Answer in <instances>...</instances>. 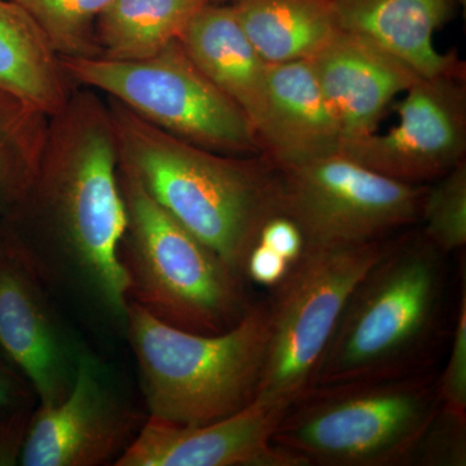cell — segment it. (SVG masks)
I'll return each instance as SVG.
<instances>
[{
    "label": "cell",
    "mask_w": 466,
    "mask_h": 466,
    "mask_svg": "<svg viewBox=\"0 0 466 466\" xmlns=\"http://www.w3.org/2000/svg\"><path fill=\"white\" fill-rule=\"evenodd\" d=\"M268 103L262 156L274 165L341 149L342 134L309 60L268 64Z\"/></svg>",
    "instance_id": "15"
},
{
    "label": "cell",
    "mask_w": 466,
    "mask_h": 466,
    "mask_svg": "<svg viewBox=\"0 0 466 466\" xmlns=\"http://www.w3.org/2000/svg\"><path fill=\"white\" fill-rule=\"evenodd\" d=\"M341 32L370 39L422 76L464 67L435 48L434 35L465 0H325Z\"/></svg>",
    "instance_id": "17"
},
{
    "label": "cell",
    "mask_w": 466,
    "mask_h": 466,
    "mask_svg": "<svg viewBox=\"0 0 466 466\" xmlns=\"http://www.w3.org/2000/svg\"><path fill=\"white\" fill-rule=\"evenodd\" d=\"M446 257L421 229L386 241L346 300L314 386L429 370L443 329Z\"/></svg>",
    "instance_id": "3"
},
{
    "label": "cell",
    "mask_w": 466,
    "mask_h": 466,
    "mask_svg": "<svg viewBox=\"0 0 466 466\" xmlns=\"http://www.w3.org/2000/svg\"><path fill=\"white\" fill-rule=\"evenodd\" d=\"M385 244L305 245L267 300L268 345L256 398L290 404L314 386L346 300Z\"/></svg>",
    "instance_id": "8"
},
{
    "label": "cell",
    "mask_w": 466,
    "mask_h": 466,
    "mask_svg": "<svg viewBox=\"0 0 466 466\" xmlns=\"http://www.w3.org/2000/svg\"><path fill=\"white\" fill-rule=\"evenodd\" d=\"M106 100L76 86L51 116L41 167L0 236L48 291L124 332L128 278L121 260L127 214Z\"/></svg>",
    "instance_id": "1"
},
{
    "label": "cell",
    "mask_w": 466,
    "mask_h": 466,
    "mask_svg": "<svg viewBox=\"0 0 466 466\" xmlns=\"http://www.w3.org/2000/svg\"><path fill=\"white\" fill-rule=\"evenodd\" d=\"M268 64L309 60L339 32L325 0H222Z\"/></svg>",
    "instance_id": "19"
},
{
    "label": "cell",
    "mask_w": 466,
    "mask_h": 466,
    "mask_svg": "<svg viewBox=\"0 0 466 466\" xmlns=\"http://www.w3.org/2000/svg\"><path fill=\"white\" fill-rule=\"evenodd\" d=\"M462 281L455 323L452 348L443 372L438 377L441 406L459 415H466V287Z\"/></svg>",
    "instance_id": "25"
},
{
    "label": "cell",
    "mask_w": 466,
    "mask_h": 466,
    "mask_svg": "<svg viewBox=\"0 0 466 466\" xmlns=\"http://www.w3.org/2000/svg\"><path fill=\"white\" fill-rule=\"evenodd\" d=\"M465 66L421 76L398 108L400 121L388 133L343 144L341 150L364 167L392 179L422 184L440 179L465 161Z\"/></svg>",
    "instance_id": "11"
},
{
    "label": "cell",
    "mask_w": 466,
    "mask_h": 466,
    "mask_svg": "<svg viewBox=\"0 0 466 466\" xmlns=\"http://www.w3.org/2000/svg\"><path fill=\"white\" fill-rule=\"evenodd\" d=\"M143 424L115 370L85 349L69 394L55 406L36 404L18 465L110 464Z\"/></svg>",
    "instance_id": "10"
},
{
    "label": "cell",
    "mask_w": 466,
    "mask_h": 466,
    "mask_svg": "<svg viewBox=\"0 0 466 466\" xmlns=\"http://www.w3.org/2000/svg\"><path fill=\"white\" fill-rule=\"evenodd\" d=\"M257 242H262L266 247L271 248L276 253L289 260L291 265L299 258L305 248V240L299 226L283 214L271 218L263 226Z\"/></svg>",
    "instance_id": "27"
},
{
    "label": "cell",
    "mask_w": 466,
    "mask_h": 466,
    "mask_svg": "<svg viewBox=\"0 0 466 466\" xmlns=\"http://www.w3.org/2000/svg\"><path fill=\"white\" fill-rule=\"evenodd\" d=\"M35 407L0 410V466L18 465Z\"/></svg>",
    "instance_id": "26"
},
{
    "label": "cell",
    "mask_w": 466,
    "mask_h": 466,
    "mask_svg": "<svg viewBox=\"0 0 466 466\" xmlns=\"http://www.w3.org/2000/svg\"><path fill=\"white\" fill-rule=\"evenodd\" d=\"M214 0H112L96 24L100 57L140 60L177 41L189 21Z\"/></svg>",
    "instance_id": "20"
},
{
    "label": "cell",
    "mask_w": 466,
    "mask_h": 466,
    "mask_svg": "<svg viewBox=\"0 0 466 466\" xmlns=\"http://www.w3.org/2000/svg\"><path fill=\"white\" fill-rule=\"evenodd\" d=\"M124 333L149 417L205 425L256 400L268 345L267 300L251 303L235 327L218 334L179 329L128 300Z\"/></svg>",
    "instance_id": "4"
},
{
    "label": "cell",
    "mask_w": 466,
    "mask_h": 466,
    "mask_svg": "<svg viewBox=\"0 0 466 466\" xmlns=\"http://www.w3.org/2000/svg\"><path fill=\"white\" fill-rule=\"evenodd\" d=\"M60 63L73 85L119 101L184 142L222 155H262L248 116L196 66L179 39L140 60L60 58Z\"/></svg>",
    "instance_id": "7"
},
{
    "label": "cell",
    "mask_w": 466,
    "mask_h": 466,
    "mask_svg": "<svg viewBox=\"0 0 466 466\" xmlns=\"http://www.w3.org/2000/svg\"><path fill=\"white\" fill-rule=\"evenodd\" d=\"M437 180L426 189L420 222L431 244L449 256L466 244V162Z\"/></svg>",
    "instance_id": "23"
},
{
    "label": "cell",
    "mask_w": 466,
    "mask_h": 466,
    "mask_svg": "<svg viewBox=\"0 0 466 466\" xmlns=\"http://www.w3.org/2000/svg\"><path fill=\"white\" fill-rule=\"evenodd\" d=\"M51 116L0 90V218L29 191L47 146Z\"/></svg>",
    "instance_id": "21"
},
{
    "label": "cell",
    "mask_w": 466,
    "mask_h": 466,
    "mask_svg": "<svg viewBox=\"0 0 466 466\" xmlns=\"http://www.w3.org/2000/svg\"><path fill=\"white\" fill-rule=\"evenodd\" d=\"M289 404L256 398L210 424L182 426L148 417L116 466H302L272 443Z\"/></svg>",
    "instance_id": "13"
},
{
    "label": "cell",
    "mask_w": 466,
    "mask_h": 466,
    "mask_svg": "<svg viewBox=\"0 0 466 466\" xmlns=\"http://www.w3.org/2000/svg\"><path fill=\"white\" fill-rule=\"evenodd\" d=\"M441 407L431 368L314 386L288 406L271 441L303 466L410 464Z\"/></svg>",
    "instance_id": "5"
},
{
    "label": "cell",
    "mask_w": 466,
    "mask_h": 466,
    "mask_svg": "<svg viewBox=\"0 0 466 466\" xmlns=\"http://www.w3.org/2000/svg\"><path fill=\"white\" fill-rule=\"evenodd\" d=\"M38 404L32 386L0 351V410Z\"/></svg>",
    "instance_id": "29"
},
{
    "label": "cell",
    "mask_w": 466,
    "mask_h": 466,
    "mask_svg": "<svg viewBox=\"0 0 466 466\" xmlns=\"http://www.w3.org/2000/svg\"><path fill=\"white\" fill-rule=\"evenodd\" d=\"M179 42L208 78L238 104L259 140L268 103V63L251 45L231 5L208 3L189 21Z\"/></svg>",
    "instance_id": "16"
},
{
    "label": "cell",
    "mask_w": 466,
    "mask_h": 466,
    "mask_svg": "<svg viewBox=\"0 0 466 466\" xmlns=\"http://www.w3.org/2000/svg\"><path fill=\"white\" fill-rule=\"evenodd\" d=\"M291 263L271 248L257 242L245 266V278L262 287L275 288L289 271Z\"/></svg>",
    "instance_id": "28"
},
{
    "label": "cell",
    "mask_w": 466,
    "mask_h": 466,
    "mask_svg": "<svg viewBox=\"0 0 466 466\" xmlns=\"http://www.w3.org/2000/svg\"><path fill=\"white\" fill-rule=\"evenodd\" d=\"M127 227L121 260L128 300L179 329L218 334L235 327L251 303L245 279L153 200L118 167Z\"/></svg>",
    "instance_id": "6"
},
{
    "label": "cell",
    "mask_w": 466,
    "mask_h": 466,
    "mask_svg": "<svg viewBox=\"0 0 466 466\" xmlns=\"http://www.w3.org/2000/svg\"><path fill=\"white\" fill-rule=\"evenodd\" d=\"M219 2H220V0H219Z\"/></svg>",
    "instance_id": "30"
},
{
    "label": "cell",
    "mask_w": 466,
    "mask_h": 466,
    "mask_svg": "<svg viewBox=\"0 0 466 466\" xmlns=\"http://www.w3.org/2000/svg\"><path fill=\"white\" fill-rule=\"evenodd\" d=\"M75 87L32 17L12 0H0V90L54 116Z\"/></svg>",
    "instance_id": "18"
},
{
    "label": "cell",
    "mask_w": 466,
    "mask_h": 466,
    "mask_svg": "<svg viewBox=\"0 0 466 466\" xmlns=\"http://www.w3.org/2000/svg\"><path fill=\"white\" fill-rule=\"evenodd\" d=\"M274 167L281 214L299 226L305 245L385 240L420 222L428 187L377 173L341 149Z\"/></svg>",
    "instance_id": "9"
},
{
    "label": "cell",
    "mask_w": 466,
    "mask_h": 466,
    "mask_svg": "<svg viewBox=\"0 0 466 466\" xmlns=\"http://www.w3.org/2000/svg\"><path fill=\"white\" fill-rule=\"evenodd\" d=\"M119 167L158 205L245 278L263 226L281 214L278 171L265 156H228L193 146L106 97Z\"/></svg>",
    "instance_id": "2"
},
{
    "label": "cell",
    "mask_w": 466,
    "mask_h": 466,
    "mask_svg": "<svg viewBox=\"0 0 466 466\" xmlns=\"http://www.w3.org/2000/svg\"><path fill=\"white\" fill-rule=\"evenodd\" d=\"M413 461L421 465L466 464V415L443 406L420 441Z\"/></svg>",
    "instance_id": "24"
},
{
    "label": "cell",
    "mask_w": 466,
    "mask_h": 466,
    "mask_svg": "<svg viewBox=\"0 0 466 466\" xmlns=\"http://www.w3.org/2000/svg\"><path fill=\"white\" fill-rule=\"evenodd\" d=\"M85 349L47 288L0 236V351L30 383L38 406H55L69 394Z\"/></svg>",
    "instance_id": "12"
},
{
    "label": "cell",
    "mask_w": 466,
    "mask_h": 466,
    "mask_svg": "<svg viewBox=\"0 0 466 466\" xmlns=\"http://www.w3.org/2000/svg\"><path fill=\"white\" fill-rule=\"evenodd\" d=\"M309 60L339 121L342 146L376 133L391 101L422 76L377 43L341 30Z\"/></svg>",
    "instance_id": "14"
},
{
    "label": "cell",
    "mask_w": 466,
    "mask_h": 466,
    "mask_svg": "<svg viewBox=\"0 0 466 466\" xmlns=\"http://www.w3.org/2000/svg\"><path fill=\"white\" fill-rule=\"evenodd\" d=\"M32 17L60 58L100 57L96 24L112 0H12Z\"/></svg>",
    "instance_id": "22"
}]
</instances>
